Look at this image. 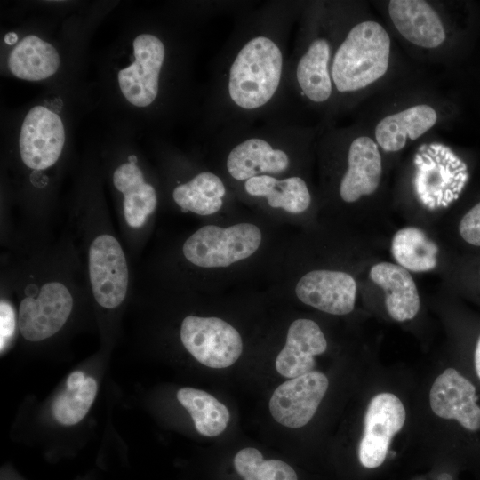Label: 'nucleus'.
Listing matches in <instances>:
<instances>
[{
	"instance_id": "nucleus-1",
	"label": "nucleus",
	"mask_w": 480,
	"mask_h": 480,
	"mask_svg": "<svg viewBox=\"0 0 480 480\" xmlns=\"http://www.w3.org/2000/svg\"><path fill=\"white\" fill-rule=\"evenodd\" d=\"M0 300L17 316L18 331L29 342L52 338L68 324L79 300L92 301L83 257L73 236H1Z\"/></svg>"
},
{
	"instance_id": "nucleus-2",
	"label": "nucleus",
	"mask_w": 480,
	"mask_h": 480,
	"mask_svg": "<svg viewBox=\"0 0 480 480\" xmlns=\"http://www.w3.org/2000/svg\"><path fill=\"white\" fill-rule=\"evenodd\" d=\"M291 5L272 3L250 13L220 55L215 105L221 132L269 117L289 92Z\"/></svg>"
},
{
	"instance_id": "nucleus-3",
	"label": "nucleus",
	"mask_w": 480,
	"mask_h": 480,
	"mask_svg": "<svg viewBox=\"0 0 480 480\" xmlns=\"http://www.w3.org/2000/svg\"><path fill=\"white\" fill-rule=\"evenodd\" d=\"M66 228L83 257L92 301L116 312L132 297V260L108 212L97 202H80L67 217Z\"/></svg>"
},
{
	"instance_id": "nucleus-4",
	"label": "nucleus",
	"mask_w": 480,
	"mask_h": 480,
	"mask_svg": "<svg viewBox=\"0 0 480 480\" xmlns=\"http://www.w3.org/2000/svg\"><path fill=\"white\" fill-rule=\"evenodd\" d=\"M227 140L225 169L238 182L260 175L284 178L291 170L293 150L307 140L305 132L288 122L269 121L260 127L246 126L223 132Z\"/></svg>"
},
{
	"instance_id": "nucleus-5",
	"label": "nucleus",
	"mask_w": 480,
	"mask_h": 480,
	"mask_svg": "<svg viewBox=\"0 0 480 480\" xmlns=\"http://www.w3.org/2000/svg\"><path fill=\"white\" fill-rule=\"evenodd\" d=\"M391 41L382 25L364 20L352 26L333 51L331 76L341 95L361 91L388 71Z\"/></svg>"
},
{
	"instance_id": "nucleus-6",
	"label": "nucleus",
	"mask_w": 480,
	"mask_h": 480,
	"mask_svg": "<svg viewBox=\"0 0 480 480\" xmlns=\"http://www.w3.org/2000/svg\"><path fill=\"white\" fill-rule=\"evenodd\" d=\"M138 161L135 155H129L112 173L114 188L121 195L116 208L118 231L132 260L139 258L146 244L158 205L156 189L147 181Z\"/></svg>"
},
{
	"instance_id": "nucleus-7",
	"label": "nucleus",
	"mask_w": 480,
	"mask_h": 480,
	"mask_svg": "<svg viewBox=\"0 0 480 480\" xmlns=\"http://www.w3.org/2000/svg\"><path fill=\"white\" fill-rule=\"evenodd\" d=\"M260 228L252 223L228 228L205 225L182 244L184 260L196 268H225L252 256L261 243Z\"/></svg>"
},
{
	"instance_id": "nucleus-8",
	"label": "nucleus",
	"mask_w": 480,
	"mask_h": 480,
	"mask_svg": "<svg viewBox=\"0 0 480 480\" xmlns=\"http://www.w3.org/2000/svg\"><path fill=\"white\" fill-rule=\"evenodd\" d=\"M180 338L186 350L210 368L232 365L243 351L239 332L218 317L185 316L180 324Z\"/></svg>"
},
{
	"instance_id": "nucleus-9",
	"label": "nucleus",
	"mask_w": 480,
	"mask_h": 480,
	"mask_svg": "<svg viewBox=\"0 0 480 480\" xmlns=\"http://www.w3.org/2000/svg\"><path fill=\"white\" fill-rule=\"evenodd\" d=\"M333 48L327 36L316 35L298 40L290 57V91L293 88L308 102L322 105L333 95L331 62Z\"/></svg>"
},
{
	"instance_id": "nucleus-10",
	"label": "nucleus",
	"mask_w": 480,
	"mask_h": 480,
	"mask_svg": "<svg viewBox=\"0 0 480 480\" xmlns=\"http://www.w3.org/2000/svg\"><path fill=\"white\" fill-rule=\"evenodd\" d=\"M65 143L60 117L43 106L32 108L24 118L19 148L20 159L32 171V186L42 188L39 172L52 167L60 159Z\"/></svg>"
},
{
	"instance_id": "nucleus-11",
	"label": "nucleus",
	"mask_w": 480,
	"mask_h": 480,
	"mask_svg": "<svg viewBox=\"0 0 480 480\" xmlns=\"http://www.w3.org/2000/svg\"><path fill=\"white\" fill-rule=\"evenodd\" d=\"M405 421V410L401 400L391 393L372 397L364 420V435L358 447V461L362 468L372 470L384 465L392 437Z\"/></svg>"
},
{
	"instance_id": "nucleus-12",
	"label": "nucleus",
	"mask_w": 480,
	"mask_h": 480,
	"mask_svg": "<svg viewBox=\"0 0 480 480\" xmlns=\"http://www.w3.org/2000/svg\"><path fill=\"white\" fill-rule=\"evenodd\" d=\"M135 60L118 72L124 98L137 107L153 103L159 92V76L165 59V46L152 34H141L133 41Z\"/></svg>"
},
{
	"instance_id": "nucleus-13",
	"label": "nucleus",
	"mask_w": 480,
	"mask_h": 480,
	"mask_svg": "<svg viewBox=\"0 0 480 480\" xmlns=\"http://www.w3.org/2000/svg\"><path fill=\"white\" fill-rule=\"evenodd\" d=\"M328 385L327 377L314 370L284 381L275 389L269 400L273 419L292 428L305 426L316 413Z\"/></svg>"
},
{
	"instance_id": "nucleus-14",
	"label": "nucleus",
	"mask_w": 480,
	"mask_h": 480,
	"mask_svg": "<svg viewBox=\"0 0 480 480\" xmlns=\"http://www.w3.org/2000/svg\"><path fill=\"white\" fill-rule=\"evenodd\" d=\"M475 386L457 370L448 368L434 381L429 394L433 412L457 420L465 429L480 430V406Z\"/></svg>"
},
{
	"instance_id": "nucleus-15",
	"label": "nucleus",
	"mask_w": 480,
	"mask_h": 480,
	"mask_svg": "<svg viewBox=\"0 0 480 480\" xmlns=\"http://www.w3.org/2000/svg\"><path fill=\"white\" fill-rule=\"evenodd\" d=\"M298 299L320 311L342 316L355 307L356 284L348 273L317 269L305 274L295 287Z\"/></svg>"
},
{
	"instance_id": "nucleus-16",
	"label": "nucleus",
	"mask_w": 480,
	"mask_h": 480,
	"mask_svg": "<svg viewBox=\"0 0 480 480\" xmlns=\"http://www.w3.org/2000/svg\"><path fill=\"white\" fill-rule=\"evenodd\" d=\"M382 158L376 141L366 135L353 137L347 148V168L340 180L342 201L354 203L374 193L380 183Z\"/></svg>"
},
{
	"instance_id": "nucleus-17",
	"label": "nucleus",
	"mask_w": 480,
	"mask_h": 480,
	"mask_svg": "<svg viewBox=\"0 0 480 480\" xmlns=\"http://www.w3.org/2000/svg\"><path fill=\"white\" fill-rule=\"evenodd\" d=\"M326 348V339L318 324L310 319H297L288 329L285 345L276 359V369L290 379L308 373L315 367L314 357Z\"/></svg>"
},
{
	"instance_id": "nucleus-18",
	"label": "nucleus",
	"mask_w": 480,
	"mask_h": 480,
	"mask_svg": "<svg viewBox=\"0 0 480 480\" xmlns=\"http://www.w3.org/2000/svg\"><path fill=\"white\" fill-rule=\"evenodd\" d=\"M388 14L400 35L414 45L433 49L446 39L440 16L426 1L392 0Z\"/></svg>"
},
{
	"instance_id": "nucleus-19",
	"label": "nucleus",
	"mask_w": 480,
	"mask_h": 480,
	"mask_svg": "<svg viewBox=\"0 0 480 480\" xmlns=\"http://www.w3.org/2000/svg\"><path fill=\"white\" fill-rule=\"evenodd\" d=\"M436 109L428 104H416L383 117L376 125L374 137L386 152H397L408 140H415L435 126Z\"/></svg>"
},
{
	"instance_id": "nucleus-20",
	"label": "nucleus",
	"mask_w": 480,
	"mask_h": 480,
	"mask_svg": "<svg viewBox=\"0 0 480 480\" xmlns=\"http://www.w3.org/2000/svg\"><path fill=\"white\" fill-rule=\"evenodd\" d=\"M372 282L385 292L389 316L398 322L412 319L420 309V296L410 273L399 265L380 262L370 270Z\"/></svg>"
},
{
	"instance_id": "nucleus-21",
	"label": "nucleus",
	"mask_w": 480,
	"mask_h": 480,
	"mask_svg": "<svg viewBox=\"0 0 480 480\" xmlns=\"http://www.w3.org/2000/svg\"><path fill=\"white\" fill-rule=\"evenodd\" d=\"M244 192L256 198H263L272 208L299 214L311 204V195L306 181L300 176L278 178L270 175L252 177L243 182Z\"/></svg>"
},
{
	"instance_id": "nucleus-22",
	"label": "nucleus",
	"mask_w": 480,
	"mask_h": 480,
	"mask_svg": "<svg viewBox=\"0 0 480 480\" xmlns=\"http://www.w3.org/2000/svg\"><path fill=\"white\" fill-rule=\"evenodd\" d=\"M226 194L227 188L220 177L204 171L176 185L172 196L183 212L209 216L221 209Z\"/></svg>"
},
{
	"instance_id": "nucleus-23",
	"label": "nucleus",
	"mask_w": 480,
	"mask_h": 480,
	"mask_svg": "<svg viewBox=\"0 0 480 480\" xmlns=\"http://www.w3.org/2000/svg\"><path fill=\"white\" fill-rule=\"evenodd\" d=\"M8 66L20 79L39 81L56 73L60 67V56L51 44L29 35L12 50Z\"/></svg>"
},
{
	"instance_id": "nucleus-24",
	"label": "nucleus",
	"mask_w": 480,
	"mask_h": 480,
	"mask_svg": "<svg viewBox=\"0 0 480 480\" xmlns=\"http://www.w3.org/2000/svg\"><path fill=\"white\" fill-rule=\"evenodd\" d=\"M176 397L190 414L197 432L204 436L220 435L230 414L228 408L209 393L194 388H182Z\"/></svg>"
},
{
	"instance_id": "nucleus-25",
	"label": "nucleus",
	"mask_w": 480,
	"mask_h": 480,
	"mask_svg": "<svg viewBox=\"0 0 480 480\" xmlns=\"http://www.w3.org/2000/svg\"><path fill=\"white\" fill-rule=\"evenodd\" d=\"M393 257L406 270L425 272L436 268L438 246L419 228L399 229L391 243Z\"/></svg>"
},
{
	"instance_id": "nucleus-26",
	"label": "nucleus",
	"mask_w": 480,
	"mask_h": 480,
	"mask_svg": "<svg viewBox=\"0 0 480 480\" xmlns=\"http://www.w3.org/2000/svg\"><path fill=\"white\" fill-rule=\"evenodd\" d=\"M234 467L244 480H298L296 472L287 463L265 460L253 447L240 450L234 458Z\"/></svg>"
},
{
	"instance_id": "nucleus-27",
	"label": "nucleus",
	"mask_w": 480,
	"mask_h": 480,
	"mask_svg": "<svg viewBox=\"0 0 480 480\" xmlns=\"http://www.w3.org/2000/svg\"><path fill=\"white\" fill-rule=\"evenodd\" d=\"M96 394L97 383L92 377H87L76 390L67 388L53 401L52 410L55 420L65 426L78 423L88 412Z\"/></svg>"
},
{
	"instance_id": "nucleus-28",
	"label": "nucleus",
	"mask_w": 480,
	"mask_h": 480,
	"mask_svg": "<svg viewBox=\"0 0 480 480\" xmlns=\"http://www.w3.org/2000/svg\"><path fill=\"white\" fill-rule=\"evenodd\" d=\"M17 316L13 307L0 300V349L3 353L12 342L17 332Z\"/></svg>"
},
{
	"instance_id": "nucleus-29",
	"label": "nucleus",
	"mask_w": 480,
	"mask_h": 480,
	"mask_svg": "<svg viewBox=\"0 0 480 480\" xmlns=\"http://www.w3.org/2000/svg\"><path fill=\"white\" fill-rule=\"evenodd\" d=\"M459 231L467 243L480 246V202L463 216Z\"/></svg>"
},
{
	"instance_id": "nucleus-30",
	"label": "nucleus",
	"mask_w": 480,
	"mask_h": 480,
	"mask_svg": "<svg viewBox=\"0 0 480 480\" xmlns=\"http://www.w3.org/2000/svg\"><path fill=\"white\" fill-rule=\"evenodd\" d=\"M84 373L81 371H75L69 374L67 380V388L76 390L79 388L85 380Z\"/></svg>"
},
{
	"instance_id": "nucleus-31",
	"label": "nucleus",
	"mask_w": 480,
	"mask_h": 480,
	"mask_svg": "<svg viewBox=\"0 0 480 480\" xmlns=\"http://www.w3.org/2000/svg\"><path fill=\"white\" fill-rule=\"evenodd\" d=\"M474 361H475L476 372L480 380V336L478 338V340L476 346Z\"/></svg>"
},
{
	"instance_id": "nucleus-32",
	"label": "nucleus",
	"mask_w": 480,
	"mask_h": 480,
	"mask_svg": "<svg viewBox=\"0 0 480 480\" xmlns=\"http://www.w3.org/2000/svg\"><path fill=\"white\" fill-rule=\"evenodd\" d=\"M17 40H18V36L14 32L7 33L4 36V42L10 45L14 44L17 42Z\"/></svg>"
},
{
	"instance_id": "nucleus-33",
	"label": "nucleus",
	"mask_w": 480,
	"mask_h": 480,
	"mask_svg": "<svg viewBox=\"0 0 480 480\" xmlns=\"http://www.w3.org/2000/svg\"><path fill=\"white\" fill-rule=\"evenodd\" d=\"M436 480H454V476L450 472H441L436 476Z\"/></svg>"
}]
</instances>
